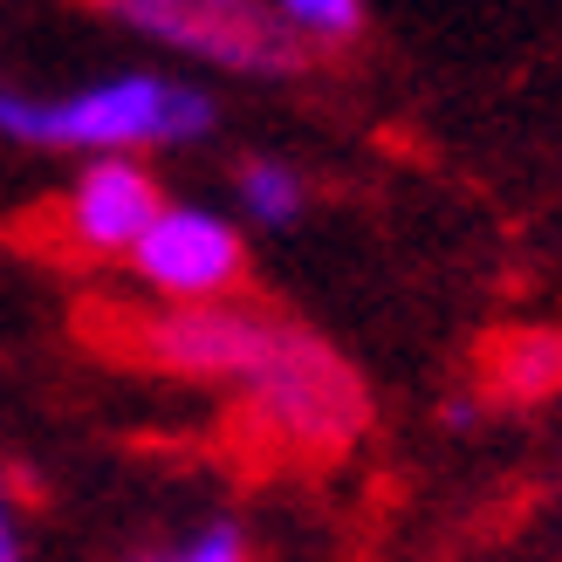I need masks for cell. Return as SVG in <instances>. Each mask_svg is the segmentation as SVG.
<instances>
[{
    "instance_id": "ba28073f",
    "label": "cell",
    "mask_w": 562,
    "mask_h": 562,
    "mask_svg": "<svg viewBox=\"0 0 562 562\" xmlns=\"http://www.w3.org/2000/svg\"><path fill=\"white\" fill-rule=\"evenodd\" d=\"M234 206H240V220H255V227L289 234L308 213V179L289 158H240L234 165Z\"/></svg>"
},
{
    "instance_id": "7a4b0ae2",
    "label": "cell",
    "mask_w": 562,
    "mask_h": 562,
    "mask_svg": "<svg viewBox=\"0 0 562 562\" xmlns=\"http://www.w3.org/2000/svg\"><path fill=\"white\" fill-rule=\"evenodd\" d=\"M240 426L281 460H344L371 432V391L357 363L295 316H274L268 357L240 391Z\"/></svg>"
},
{
    "instance_id": "8992f818",
    "label": "cell",
    "mask_w": 562,
    "mask_h": 562,
    "mask_svg": "<svg viewBox=\"0 0 562 562\" xmlns=\"http://www.w3.org/2000/svg\"><path fill=\"white\" fill-rule=\"evenodd\" d=\"M172 206L145 158H90L63 186V200L48 206L55 240L76 261H131L137 240L158 227V213Z\"/></svg>"
},
{
    "instance_id": "6da1fadb",
    "label": "cell",
    "mask_w": 562,
    "mask_h": 562,
    "mask_svg": "<svg viewBox=\"0 0 562 562\" xmlns=\"http://www.w3.org/2000/svg\"><path fill=\"white\" fill-rule=\"evenodd\" d=\"M220 131V103L206 82L172 69H117L76 90H14L0 82V137L21 151H69V158H145L186 151Z\"/></svg>"
},
{
    "instance_id": "30bf717a",
    "label": "cell",
    "mask_w": 562,
    "mask_h": 562,
    "mask_svg": "<svg viewBox=\"0 0 562 562\" xmlns=\"http://www.w3.org/2000/svg\"><path fill=\"white\" fill-rule=\"evenodd\" d=\"M274 21L289 27V35L316 55V48H350L363 35V21H371V8L363 0H268Z\"/></svg>"
},
{
    "instance_id": "5b68a950",
    "label": "cell",
    "mask_w": 562,
    "mask_h": 562,
    "mask_svg": "<svg viewBox=\"0 0 562 562\" xmlns=\"http://www.w3.org/2000/svg\"><path fill=\"white\" fill-rule=\"evenodd\" d=\"M124 268L137 274V289H145L151 302H172V308L240 302V289H247V240H240V227L220 206L172 200L158 213V227L137 240V255Z\"/></svg>"
},
{
    "instance_id": "52a82bcc",
    "label": "cell",
    "mask_w": 562,
    "mask_h": 562,
    "mask_svg": "<svg viewBox=\"0 0 562 562\" xmlns=\"http://www.w3.org/2000/svg\"><path fill=\"white\" fill-rule=\"evenodd\" d=\"M562 391V329H501L487 344V398L542 405Z\"/></svg>"
},
{
    "instance_id": "8fae6325",
    "label": "cell",
    "mask_w": 562,
    "mask_h": 562,
    "mask_svg": "<svg viewBox=\"0 0 562 562\" xmlns=\"http://www.w3.org/2000/svg\"><path fill=\"white\" fill-rule=\"evenodd\" d=\"M0 562H27V528H21V501L0 473Z\"/></svg>"
},
{
    "instance_id": "3957f363",
    "label": "cell",
    "mask_w": 562,
    "mask_h": 562,
    "mask_svg": "<svg viewBox=\"0 0 562 562\" xmlns=\"http://www.w3.org/2000/svg\"><path fill=\"white\" fill-rule=\"evenodd\" d=\"M97 344L124 363H145V371L186 378V384H227L240 391L255 378V363L268 357L274 336V308L261 302H110V316H97Z\"/></svg>"
},
{
    "instance_id": "9c48e42d",
    "label": "cell",
    "mask_w": 562,
    "mask_h": 562,
    "mask_svg": "<svg viewBox=\"0 0 562 562\" xmlns=\"http://www.w3.org/2000/svg\"><path fill=\"white\" fill-rule=\"evenodd\" d=\"M131 562H261V555H255V542H247V528L234 515H206L192 528H172V536L145 542Z\"/></svg>"
},
{
    "instance_id": "277c9868",
    "label": "cell",
    "mask_w": 562,
    "mask_h": 562,
    "mask_svg": "<svg viewBox=\"0 0 562 562\" xmlns=\"http://www.w3.org/2000/svg\"><path fill=\"white\" fill-rule=\"evenodd\" d=\"M124 35L220 76H302L308 48L274 21L268 0H90Z\"/></svg>"
},
{
    "instance_id": "7c38bea8",
    "label": "cell",
    "mask_w": 562,
    "mask_h": 562,
    "mask_svg": "<svg viewBox=\"0 0 562 562\" xmlns=\"http://www.w3.org/2000/svg\"><path fill=\"white\" fill-rule=\"evenodd\" d=\"M446 426H453V432L481 426V398H446Z\"/></svg>"
}]
</instances>
